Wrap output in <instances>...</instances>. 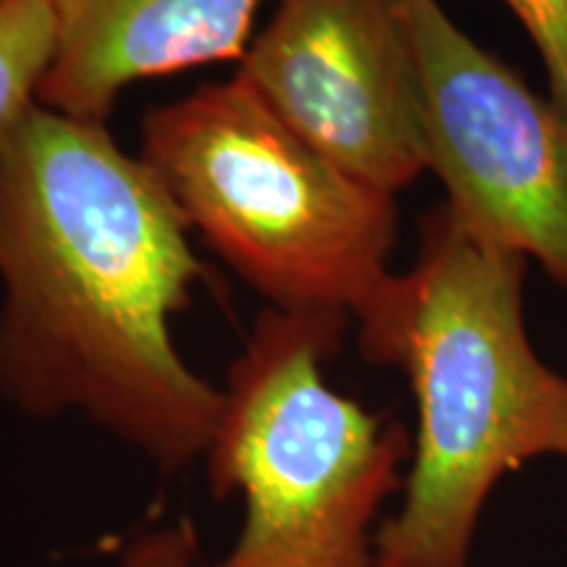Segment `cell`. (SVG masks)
<instances>
[{"instance_id": "6da1fadb", "label": "cell", "mask_w": 567, "mask_h": 567, "mask_svg": "<svg viewBox=\"0 0 567 567\" xmlns=\"http://www.w3.org/2000/svg\"><path fill=\"white\" fill-rule=\"evenodd\" d=\"M200 276L179 208L103 124L32 103L0 140V396L19 413H82L166 473L205 457L221 389L172 339Z\"/></svg>"}, {"instance_id": "7a4b0ae2", "label": "cell", "mask_w": 567, "mask_h": 567, "mask_svg": "<svg viewBox=\"0 0 567 567\" xmlns=\"http://www.w3.org/2000/svg\"><path fill=\"white\" fill-rule=\"evenodd\" d=\"M523 274V255L442 208L413 271L389 274L360 310L363 358L402 368L417 402L405 499L375 530L379 567H467L496 481L567 455V379L528 342Z\"/></svg>"}, {"instance_id": "3957f363", "label": "cell", "mask_w": 567, "mask_h": 567, "mask_svg": "<svg viewBox=\"0 0 567 567\" xmlns=\"http://www.w3.org/2000/svg\"><path fill=\"white\" fill-rule=\"evenodd\" d=\"M142 161L271 308L358 318L386 281L394 195L326 158L239 76L147 113Z\"/></svg>"}, {"instance_id": "277c9868", "label": "cell", "mask_w": 567, "mask_h": 567, "mask_svg": "<svg viewBox=\"0 0 567 567\" xmlns=\"http://www.w3.org/2000/svg\"><path fill=\"white\" fill-rule=\"evenodd\" d=\"M347 316L268 308L221 389L205 452L216 499H243L239 534L205 567H379L375 517L405 488V425L326 384Z\"/></svg>"}, {"instance_id": "5b68a950", "label": "cell", "mask_w": 567, "mask_h": 567, "mask_svg": "<svg viewBox=\"0 0 567 567\" xmlns=\"http://www.w3.org/2000/svg\"><path fill=\"white\" fill-rule=\"evenodd\" d=\"M421 82L429 168L446 210L567 289V116L476 45L439 0H400Z\"/></svg>"}, {"instance_id": "8992f818", "label": "cell", "mask_w": 567, "mask_h": 567, "mask_svg": "<svg viewBox=\"0 0 567 567\" xmlns=\"http://www.w3.org/2000/svg\"><path fill=\"white\" fill-rule=\"evenodd\" d=\"M237 76L289 130L381 193L429 168L400 0H279Z\"/></svg>"}, {"instance_id": "52a82bcc", "label": "cell", "mask_w": 567, "mask_h": 567, "mask_svg": "<svg viewBox=\"0 0 567 567\" xmlns=\"http://www.w3.org/2000/svg\"><path fill=\"white\" fill-rule=\"evenodd\" d=\"M264 0H53L55 51L38 103L103 124L126 84L243 59Z\"/></svg>"}, {"instance_id": "ba28073f", "label": "cell", "mask_w": 567, "mask_h": 567, "mask_svg": "<svg viewBox=\"0 0 567 567\" xmlns=\"http://www.w3.org/2000/svg\"><path fill=\"white\" fill-rule=\"evenodd\" d=\"M53 51V0H11L0 6V140L38 103Z\"/></svg>"}, {"instance_id": "9c48e42d", "label": "cell", "mask_w": 567, "mask_h": 567, "mask_svg": "<svg viewBox=\"0 0 567 567\" xmlns=\"http://www.w3.org/2000/svg\"><path fill=\"white\" fill-rule=\"evenodd\" d=\"M547 63L551 103L567 116V0H505Z\"/></svg>"}, {"instance_id": "30bf717a", "label": "cell", "mask_w": 567, "mask_h": 567, "mask_svg": "<svg viewBox=\"0 0 567 567\" xmlns=\"http://www.w3.org/2000/svg\"><path fill=\"white\" fill-rule=\"evenodd\" d=\"M113 567H200V542L193 520L182 517L145 530Z\"/></svg>"}, {"instance_id": "8fae6325", "label": "cell", "mask_w": 567, "mask_h": 567, "mask_svg": "<svg viewBox=\"0 0 567 567\" xmlns=\"http://www.w3.org/2000/svg\"><path fill=\"white\" fill-rule=\"evenodd\" d=\"M6 3H11V0H0V6H6Z\"/></svg>"}]
</instances>
